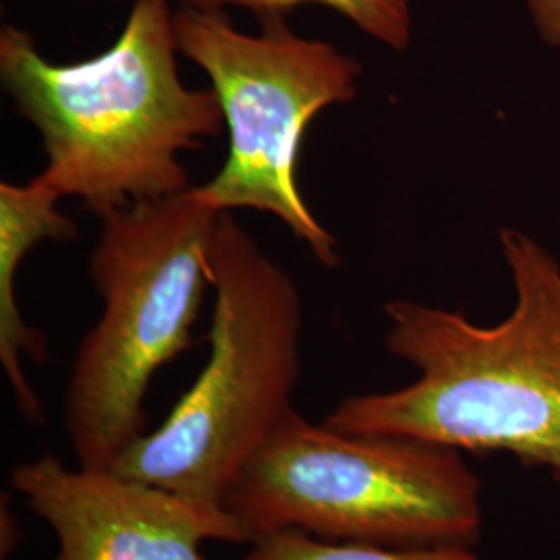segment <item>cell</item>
<instances>
[{
    "label": "cell",
    "instance_id": "6da1fadb",
    "mask_svg": "<svg viewBox=\"0 0 560 560\" xmlns=\"http://www.w3.org/2000/svg\"><path fill=\"white\" fill-rule=\"evenodd\" d=\"M499 243L515 291L511 314L483 326L460 310L388 301L384 347L418 378L340 399L326 425L506 453L560 480V261L515 226L501 229Z\"/></svg>",
    "mask_w": 560,
    "mask_h": 560
},
{
    "label": "cell",
    "instance_id": "7a4b0ae2",
    "mask_svg": "<svg viewBox=\"0 0 560 560\" xmlns=\"http://www.w3.org/2000/svg\"><path fill=\"white\" fill-rule=\"evenodd\" d=\"M173 18V0H133L115 44L71 65L46 59L18 25L0 30L2 90L46 156L36 177L101 219L187 191L180 154L224 129L214 90L180 80Z\"/></svg>",
    "mask_w": 560,
    "mask_h": 560
},
{
    "label": "cell",
    "instance_id": "3957f363",
    "mask_svg": "<svg viewBox=\"0 0 560 560\" xmlns=\"http://www.w3.org/2000/svg\"><path fill=\"white\" fill-rule=\"evenodd\" d=\"M212 291L210 353L198 378L110 469L226 509L243 469L295 411L303 305L293 277L233 212L212 241Z\"/></svg>",
    "mask_w": 560,
    "mask_h": 560
},
{
    "label": "cell",
    "instance_id": "277c9868",
    "mask_svg": "<svg viewBox=\"0 0 560 560\" xmlns=\"http://www.w3.org/2000/svg\"><path fill=\"white\" fill-rule=\"evenodd\" d=\"M221 217L194 187L102 217L90 254L102 316L81 340L65 399L81 467L110 469L148 432L150 382L194 342Z\"/></svg>",
    "mask_w": 560,
    "mask_h": 560
},
{
    "label": "cell",
    "instance_id": "5b68a950",
    "mask_svg": "<svg viewBox=\"0 0 560 560\" xmlns=\"http://www.w3.org/2000/svg\"><path fill=\"white\" fill-rule=\"evenodd\" d=\"M224 506L254 540L293 529L339 544L476 548L483 527L481 481L459 451L345 434L298 411L249 460Z\"/></svg>",
    "mask_w": 560,
    "mask_h": 560
},
{
    "label": "cell",
    "instance_id": "8992f818",
    "mask_svg": "<svg viewBox=\"0 0 560 560\" xmlns=\"http://www.w3.org/2000/svg\"><path fill=\"white\" fill-rule=\"evenodd\" d=\"M260 23V34H245L226 11L175 7L180 57L210 80L229 133L221 171L194 189L222 214L254 210L279 219L314 260L337 268L339 240L303 200L298 161L310 122L358 98L363 67L330 42L295 34L287 18Z\"/></svg>",
    "mask_w": 560,
    "mask_h": 560
},
{
    "label": "cell",
    "instance_id": "52a82bcc",
    "mask_svg": "<svg viewBox=\"0 0 560 560\" xmlns=\"http://www.w3.org/2000/svg\"><path fill=\"white\" fill-rule=\"evenodd\" d=\"M11 488L57 536L55 560H206L203 541L254 540L229 509L48 453L18 463Z\"/></svg>",
    "mask_w": 560,
    "mask_h": 560
},
{
    "label": "cell",
    "instance_id": "ba28073f",
    "mask_svg": "<svg viewBox=\"0 0 560 560\" xmlns=\"http://www.w3.org/2000/svg\"><path fill=\"white\" fill-rule=\"evenodd\" d=\"M59 191L38 177L18 185L0 183V363L13 388L21 416L32 425L46 423V411L23 370V358L48 361L46 335L30 326L18 303L21 264L44 241L78 240L80 229L59 210Z\"/></svg>",
    "mask_w": 560,
    "mask_h": 560
},
{
    "label": "cell",
    "instance_id": "9c48e42d",
    "mask_svg": "<svg viewBox=\"0 0 560 560\" xmlns=\"http://www.w3.org/2000/svg\"><path fill=\"white\" fill-rule=\"evenodd\" d=\"M177 7L200 11H226L240 7L258 20L287 18L301 7H322L335 11L355 25L368 38L405 52L413 42V0H173Z\"/></svg>",
    "mask_w": 560,
    "mask_h": 560
},
{
    "label": "cell",
    "instance_id": "30bf717a",
    "mask_svg": "<svg viewBox=\"0 0 560 560\" xmlns=\"http://www.w3.org/2000/svg\"><path fill=\"white\" fill-rule=\"evenodd\" d=\"M243 560H480L474 546L386 548L368 544H339L284 529L258 536Z\"/></svg>",
    "mask_w": 560,
    "mask_h": 560
},
{
    "label": "cell",
    "instance_id": "8fae6325",
    "mask_svg": "<svg viewBox=\"0 0 560 560\" xmlns=\"http://www.w3.org/2000/svg\"><path fill=\"white\" fill-rule=\"evenodd\" d=\"M541 42L560 50V0H523Z\"/></svg>",
    "mask_w": 560,
    "mask_h": 560
},
{
    "label": "cell",
    "instance_id": "7c38bea8",
    "mask_svg": "<svg viewBox=\"0 0 560 560\" xmlns=\"http://www.w3.org/2000/svg\"><path fill=\"white\" fill-rule=\"evenodd\" d=\"M15 532H20L15 515L11 509L2 506V559H7V555H11L20 541V534L15 536Z\"/></svg>",
    "mask_w": 560,
    "mask_h": 560
}]
</instances>
